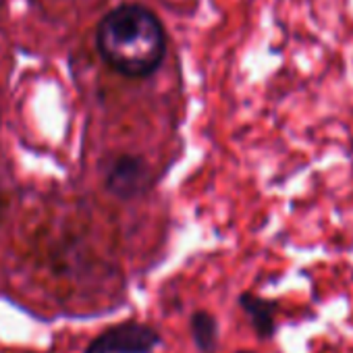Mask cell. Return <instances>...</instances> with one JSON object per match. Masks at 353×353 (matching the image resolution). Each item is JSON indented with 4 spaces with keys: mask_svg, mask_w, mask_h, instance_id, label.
Segmentation results:
<instances>
[{
    "mask_svg": "<svg viewBox=\"0 0 353 353\" xmlns=\"http://www.w3.org/2000/svg\"><path fill=\"white\" fill-rule=\"evenodd\" d=\"M160 343L162 336L152 324L125 320L98 332L83 353H154Z\"/></svg>",
    "mask_w": 353,
    "mask_h": 353,
    "instance_id": "2",
    "label": "cell"
},
{
    "mask_svg": "<svg viewBox=\"0 0 353 353\" xmlns=\"http://www.w3.org/2000/svg\"><path fill=\"white\" fill-rule=\"evenodd\" d=\"M150 188V166L143 158L123 154L106 172V190L119 200H133Z\"/></svg>",
    "mask_w": 353,
    "mask_h": 353,
    "instance_id": "3",
    "label": "cell"
},
{
    "mask_svg": "<svg viewBox=\"0 0 353 353\" xmlns=\"http://www.w3.org/2000/svg\"><path fill=\"white\" fill-rule=\"evenodd\" d=\"M237 353H254V351H248V349H241V351H237Z\"/></svg>",
    "mask_w": 353,
    "mask_h": 353,
    "instance_id": "7",
    "label": "cell"
},
{
    "mask_svg": "<svg viewBox=\"0 0 353 353\" xmlns=\"http://www.w3.org/2000/svg\"><path fill=\"white\" fill-rule=\"evenodd\" d=\"M239 305L243 307V312L248 314L256 334L260 339H270L276 330V303L268 301L264 297L252 295V293H243L239 297Z\"/></svg>",
    "mask_w": 353,
    "mask_h": 353,
    "instance_id": "4",
    "label": "cell"
},
{
    "mask_svg": "<svg viewBox=\"0 0 353 353\" xmlns=\"http://www.w3.org/2000/svg\"><path fill=\"white\" fill-rule=\"evenodd\" d=\"M190 328H192L194 343L202 353H212L216 349V345H219V322L210 312L198 310L190 320Z\"/></svg>",
    "mask_w": 353,
    "mask_h": 353,
    "instance_id": "5",
    "label": "cell"
},
{
    "mask_svg": "<svg viewBox=\"0 0 353 353\" xmlns=\"http://www.w3.org/2000/svg\"><path fill=\"white\" fill-rule=\"evenodd\" d=\"M96 46L108 67L129 79L152 75L166 50L160 19L141 5H123L102 17Z\"/></svg>",
    "mask_w": 353,
    "mask_h": 353,
    "instance_id": "1",
    "label": "cell"
},
{
    "mask_svg": "<svg viewBox=\"0 0 353 353\" xmlns=\"http://www.w3.org/2000/svg\"><path fill=\"white\" fill-rule=\"evenodd\" d=\"M0 219H3V196H0Z\"/></svg>",
    "mask_w": 353,
    "mask_h": 353,
    "instance_id": "6",
    "label": "cell"
}]
</instances>
